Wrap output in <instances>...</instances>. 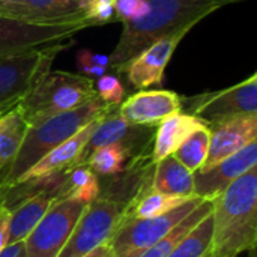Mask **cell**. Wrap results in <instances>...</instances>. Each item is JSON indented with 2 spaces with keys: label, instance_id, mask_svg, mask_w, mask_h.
Wrapping results in <instances>:
<instances>
[{
  "label": "cell",
  "instance_id": "35",
  "mask_svg": "<svg viewBox=\"0 0 257 257\" xmlns=\"http://www.w3.org/2000/svg\"><path fill=\"white\" fill-rule=\"evenodd\" d=\"M8 111H9V110H8ZM5 113H6V111H3V110H0V117H2V116H3Z\"/></svg>",
  "mask_w": 257,
  "mask_h": 257
},
{
  "label": "cell",
  "instance_id": "8",
  "mask_svg": "<svg viewBox=\"0 0 257 257\" xmlns=\"http://www.w3.org/2000/svg\"><path fill=\"white\" fill-rule=\"evenodd\" d=\"M125 203L111 197H98L89 203L57 257H83L110 241L125 215Z\"/></svg>",
  "mask_w": 257,
  "mask_h": 257
},
{
  "label": "cell",
  "instance_id": "26",
  "mask_svg": "<svg viewBox=\"0 0 257 257\" xmlns=\"http://www.w3.org/2000/svg\"><path fill=\"white\" fill-rule=\"evenodd\" d=\"M212 241V212L205 217L170 253L169 257H205Z\"/></svg>",
  "mask_w": 257,
  "mask_h": 257
},
{
  "label": "cell",
  "instance_id": "10",
  "mask_svg": "<svg viewBox=\"0 0 257 257\" xmlns=\"http://www.w3.org/2000/svg\"><path fill=\"white\" fill-rule=\"evenodd\" d=\"M96 26L90 18L63 24H36L0 15V56L71 39L75 33Z\"/></svg>",
  "mask_w": 257,
  "mask_h": 257
},
{
  "label": "cell",
  "instance_id": "37",
  "mask_svg": "<svg viewBox=\"0 0 257 257\" xmlns=\"http://www.w3.org/2000/svg\"><path fill=\"white\" fill-rule=\"evenodd\" d=\"M0 57H3V56H0Z\"/></svg>",
  "mask_w": 257,
  "mask_h": 257
},
{
  "label": "cell",
  "instance_id": "29",
  "mask_svg": "<svg viewBox=\"0 0 257 257\" xmlns=\"http://www.w3.org/2000/svg\"><path fill=\"white\" fill-rule=\"evenodd\" d=\"M146 0H114V21L126 23L146 14Z\"/></svg>",
  "mask_w": 257,
  "mask_h": 257
},
{
  "label": "cell",
  "instance_id": "24",
  "mask_svg": "<svg viewBox=\"0 0 257 257\" xmlns=\"http://www.w3.org/2000/svg\"><path fill=\"white\" fill-rule=\"evenodd\" d=\"M29 125L18 105L0 117V166L9 161L20 148Z\"/></svg>",
  "mask_w": 257,
  "mask_h": 257
},
{
  "label": "cell",
  "instance_id": "34",
  "mask_svg": "<svg viewBox=\"0 0 257 257\" xmlns=\"http://www.w3.org/2000/svg\"><path fill=\"white\" fill-rule=\"evenodd\" d=\"M15 2H18V0H0V8H2V6H5V5H11V3H15Z\"/></svg>",
  "mask_w": 257,
  "mask_h": 257
},
{
  "label": "cell",
  "instance_id": "28",
  "mask_svg": "<svg viewBox=\"0 0 257 257\" xmlns=\"http://www.w3.org/2000/svg\"><path fill=\"white\" fill-rule=\"evenodd\" d=\"M95 89L98 96L110 105H119L126 96V90L122 81L108 72L95 80Z\"/></svg>",
  "mask_w": 257,
  "mask_h": 257
},
{
  "label": "cell",
  "instance_id": "23",
  "mask_svg": "<svg viewBox=\"0 0 257 257\" xmlns=\"http://www.w3.org/2000/svg\"><path fill=\"white\" fill-rule=\"evenodd\" d=\"M139 197L125 209V217H134V218H152L160 217L164 214H169L170 211L182 206L188 199L191 197H182V196H172L164 194L151 190L149 187L143 188L140 191Z\"/></svg>",
  "mask_w": 257,
  "mask_h": 257
},
{
  "label": "cell",
  "instance_id": "25",
  "mask_svg": "<svg viewBox=\"0 0 257 257\" xmlns=\"http://www.w3.org/2000/svg\"><path fill=\"white\" fill-rule=\"evenodd\" d=\"M209 140H211L209 128L202 126L197 131H194L191 136H188L172 155L181 164H184L188 170H191L194 173L203 166V163L208 157Z\"/></svg>",
  "mask_w": 257,
  "mask_h": 257
},
{
  "label": "cell",
  "instance_id": "31",
  "mask_svg": "<svg viewBox=\"0 0 257 257\" xmlns=\"http://www.w3.org/2000/svg\"><path fill=\"white\" fill-rule=\"evenodd\" d=\"M11 206L5 196H0V251L8 245V227L11 220Z\"/></svg>",
  "mask_w": 257,
  "mask_h": 257
},
{
  "label": "cell",
  "instance_id": "14",
  "mask_svg": "<svg viewBox=\"0 0 257 257\" xmlns=\"http://www.w3.org/2000/svg\"><path fill=\"white\" fill-rule=\"evenodd\" d=\"M63 173L39 181V188L32 196L23 199L14 209H11V220L8 227V245L24 241L35 226L45 215L54 200H57L59 185Z\"/></svg>",
  "mask_w": 257,
  "mask_h": 257
},
{
  "label": "cell",
  "instance_id": "30",
  "mask_svg": "<svg viewBox=\"0 0 257 257\" xmlns=\"http://www.w3.org/2000/svg\"><path fill=\"white\" fill-rule=\"evenodd\" d=\"M87 17L95 21L96 26L114 21V0H92Z\"/></svg>",
  "mask_w": 257,
  "mask_h": 257
},
{
  "label": "cell",
  "instance_id": "18",
  "mask_svg": "<svg viewBox=\"0 0 257 257\" xmlns=\"http://www.w3.org/2000/svg\"><path fill=\"white\" fill-rule=\"evenodd\" d=\"M202 126H206L202 120L182 111L161 120L155 128L151 161L157 164L160 160L172 155L188 136Z\"/></svg>",
  "mask_w": 257,
  "mask_h": 257
},
{
  "label": "cell",
  "instance_id": "27",
  "mask_svg": "<svg viewBox=\"0 0 257 257\" xmlns=\"http://www.w3.org/2000/svg\"><path fill=\"white\" fill-rule=\"evenodd\" d=\"M75 65H77V69L80 71L81 75L89 77L92 80H96L110 71L108 56L95 53V51L87 50V48H83L77 53Z\"/></svg>",
  "mask_w": 257,
  "mask_h": 257
},
{
  "label": "cell",
  "instance_id": "32",
  "mask_svg": "<svg viewBox=\"0 0 257 257\" xmlns=\"http://www.w3.org/2000/svg\"><path fill=\"white\" fill-rule=\"evenodd\" d=\"M0 257H26V250H24V241L6 245L2 251Z\"/></svg>",
  "mask_w": 257,
  "mask_h": 257
},
{
  "label": "cell",
  "instance_id": "21",
  "mask_svg": "<svg viewBox=\"0 0 257 257\" xmlns=\"http://www.w3.org/2000/svg\"><path fill=\"white\" fill-rule=\"evenodd\" d=\"M134 160L136 157L130 148L120 143H111L95 149L87 157L84 166H89L90 170L98 176H117L128 170Z\"/></svg>",
  "mask_w": 257,
  "mask_h": 257
},
{
  "label": "cell",
  "instance_id": "16",
  "mask_svg": "<svg viewBox=\"0 0 257 257\" xmlns=\"http://www.w3.org/2000/svg\"><path fill=\"white\" fill-rule=\"evenodd\" d=\"M211 131L208 157L199 170H206L257 140V114L238 116L208 126Z\"/></svg>",
  "mask_w": 257,
  "mask_h": 257
},
{
  "label": "cell",
  "instance_id": "33",
  "mask_svg": "<svg viewBox=\"0 0 257 257\" xmlns=\"http://www.w3.org/2000/svg\"><path fill=\"white\" fill-rule=\"evenodd\" d=\"M83 257H114L113 256V251H111V247H110V241L101 244L99 247L93 248L90 253H87L86 256Z\"/></svg>",
  "mask_w": 257,
  "mask_h": 257
},
{
  "label": "cell",
  "instance_id": "20",
  "mask_svg": "<svg viewBox=\"0 0 257 257\" xmlns=\"http://www.w3.org/2000/svg\"><path fill=\"white\" fill-rule=\"evenodd\" d=\"M101 194L98 175L89 166H75L65 172L59 185L57 199H71L81 203H92Z\"/></svg>",
  "mask_w": 257,
  "mask_h": 257
},
{
  "label": "cell",
  "instance_id": "4",
  "mask_svg": "<svg viewBox=\"0 0 257 257\" xmlns=\"http://www.w3.org/2000/svg\"><path fill=\"white\" fill-rule=\"evenodd\" d=\"M95 80L66 71H48L17 104L29 126L81 107L95 98Z\"/></svg>",
  "mask_w": 257,
  "mask_h": 257
},
{
  "label": "cell",
  "instance_id": "12",
  "mask_svg": "<svg viewBox=\"0 0 257 257\" xmlns=\"http://www.w3.org/2000/svg\"><path fill=\"white\" fill-rule=\"evenodd\" d=\"M257 166V140L206 170L193 173L194 196L214 200L239 176Z\"/></svg>",
  "mask_w": 257,
  "mask_h": 257
},
{
  "label": "cell",
  "instance_id": "1",
  "mask_svg": "<svg viewBox=\"0 0 257 257\" xmlns=\"http://www.w3.org/2000/svg\"><path fill=\"white\" fill-rule=\"evenodd\" d=\"M145 15L123 23L120 38L108 56L110 71L122 75L130 60L155 41L176 33L187 35L212 12L242 0H146Z\"/></svg>",
  "mask_w": 257,
  "mask_h": 257
},
{
  "label": "cell",
  "instance_id": "15",
  "mask_svg": "<svg viewBox=\"0 0 257 257\" xmlns=\"http://www.w3.org/2000/svg\"><path fill=\"white\" fill-rule=\"evenodd\" d=\"M117 110L130 123L157 126L166 117L181 111V96L172 90H137L126 96Z\"/></svg>",
  "mask_w": 257,
  "mask_h": 257
},
{
  "label": "cell",
  "instance_id": "19",
  "mask_svg": "<svg viewBox=\"0 0 257 257\" xmlns=\"http://www.w3.org/2000/svg\"><path fill=\"white\" fill-rule=\"evenodd\" d=\"M149 188L164 194L191 197L194 196L193 172L181 164L173 155H169L154 164Z\"/></svg>",
  "mask_w": 257,
  "mask_h": 257
},
{
  "label": "cell",
  "instance_id": "13",
  "mask_svg": "<svg viewBox=\"0 0 257 257\" xmlns=\"http://www.w3.org/2000/svg\"><path fill=\"white\" fill-rule=\"evenodd\" d=\"M92 0H18L0 8V15L36 24H63L87 17Z\"/></svg>",
  "mask_w": 257,
  "mask_h": 257
},
{
  "label": "cell",
  "instance_id": "9",
  "mask_svg": "<svg viewBox=\"0 0 257 257\" xmlns=\"http://www.w3.org/2000/svg\"><path fill=\"white\" fill-rule=\"evenodd\" d=\"M86 203L57 199L24 239L26 257H57L71 236Z\"/></svg>",
  "mask_w": 257,
  "mask_h": 257
},
{
  "label": "cell",
  "instance_id": "2",
  "mask_svg": "<svg viewBox=\"0 0 257 257\" xmlns=\"http://www.w3.org/2000/svg\"><path fill=\"white\" fill-rule=\"evenodd\" d=\"M257 242V166L212 200L209 257H238Z\"/></svg>",
  "mask_w": 257,
  "mask_h": 257
},
{
  "label": "cell",
  "instance_id": "3",
  "mask_svg": "<svg viewBox=\"0 0 257 257\" xmlns=\"http://www.w3.org/2000/svg\"><path fill=\"white\" fill-rule=\"evenodd\" d=\"M111 107L113 105L104 102L96 95L78 108L29 126L14 157L0 166V196L6 194L17 181L50 151L90 122L104 116Z\"/></svg>",
  "mask_w": 257,
  "mask_h": 257
},
{
  "label": "cell",
  "instance_id": "5",
  "mask_svg": "<svg viewBox=\"0 0 257 257\" xmlns=\"http://www.w3.org/2000/svg\"><path fill=\"white\" fill-rule=\"evenodd\" d=\"M69 45L71 39L0 57V110L14 108L50 71L57 54Z\"/></svg>",
  "mask_w": 257,
  "mask_h": 257
},
{
  "label": "cell",
  "instance_id": "6",
  "mask_svg": "<svg viewBox=\"0 0 257 257\" xmlns=\"http://www.w3.org/2000/svg\"><path fill=\"white\" fill-rule=\"evenodd\" d=\"M205 199L193 196L182 206L169 214L152 218L125 217L110 238V247L114 257H140L167 235L179 221H182Z\"/></svg>",
  "mask_w": 257,
  "mask_h": 257
},
{
  "label": "cell",
  "instance_id": "11",
  "mask_svg": "<svg viewBox=\"0 0 257 257\" xmlns=\"http://www.w3.org/2000/svg\"><path fill=\"white\" fill-rule=\"evenodd\" d=\"M184 38V33L164 36L130 60L122 72L130 86L134 90H145L151 86L161 84L164 80L166 66Z\"/></svg>",
  "mask_w": 257,
  "mask_h": 257
},
{
  "label": "cell",
  "instance_id": "22",
  "mask_svg": "<svg viewBox=\"0 0 257 257\" xmlns=\"http://www.w3.org/2000/svg\"><path fill=\"white\" fill-rule=\"evenodd\" d=\"M212 212V200L205 199L196 209H193L182 221H179L167 235H164L155 245L140 257H169L175 247L209 214Z\"/></svg>",
  "mask_w": 257,
  "mask_h": 257
},
{
  "label": "cell",
  "instance_id": "36",
  "mask_svg": "<svg viewBox=\"0 0 257 257\" xmlns=\"http://www.w3.org/2000/svg\"><path fill=\"white\" fill-rule=\"evenodd\" d=\"M205 257H209V256H208V254H206V256H205Z\"/></svg>",
  "mask_w": 257,
  "mask_h": 257
},
{
  "label": "cell",
  "instance_id": "7",
  "mask_svg": "<svg viewBox=\"0 0 257 257\" xmlns=\"http://www.w3.org/2000/svg\"><path fill=\"white\" fill-rule=\"evenodd\" d=\"M181 111L202 120L206 126L245 114H257V75L223 90L181 96Z\"/></svg>",
  "mask_w": 257,
  "mask_h": 257
},
{
  "label": "cell",
  "instance_id": "17",
  "mask_svg": "<svg viewBox=\"0 0 257 257\" xmlns=\"http://www.w3.org/2000/svg\"><path fill=\"white\" fill-rule=\"evenodd\" d=\"M102 117V116H101ZM99 117V119H101ZM99 119L90 122L89 125H86L84 128H81L78 133H75L74 136H71L68 140H65L63 143H60L59 146H56L53 151H50L45 157H42L33 167H30L18 181L15 185L18 184H24V182H33V181H42L47 179L50 176L63 173L72 167H75L81 158L83 149L90 137V134L93 133V130L96 128ZM14 185V187H15ZM12 187V188H14ZM11 188V190H12Z\"/></svg>",
  "mask_w": 257,
  "mask_h": 257
}]
</instances>
